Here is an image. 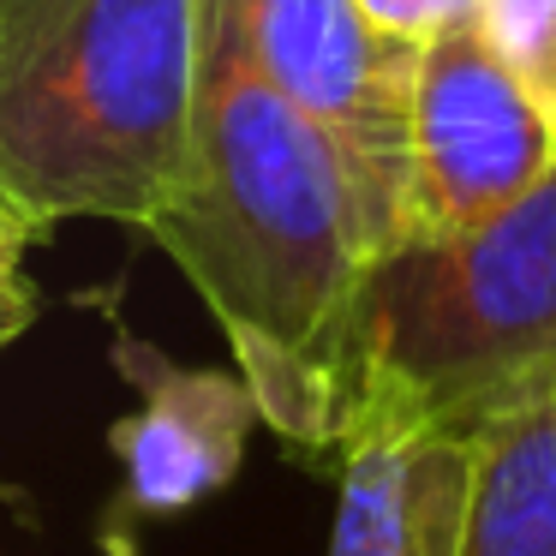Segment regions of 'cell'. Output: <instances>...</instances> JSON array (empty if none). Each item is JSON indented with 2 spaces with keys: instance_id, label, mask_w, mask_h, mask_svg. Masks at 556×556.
<instances>
[{
  "instance_id": "obj_1",
  "label": "cell",
  "mask_w": 556,
  "mask_h": 556,
  "mask_svg": "<svg viewBox=\"0 0 556 556\" xmlns=\"http://www.w3.org/2000/svg\"><path fill=\"white\" fill-rule=\"evenodd\" d=\"M144 233L222 324L257 419L288 443L336 448L353 300L413 228L312 114L264 85L222 0H204L192 132Z\"/></svg>"
},
{
  "instance_id": "obj_2",
  "label": "cell",
  "mask_w": 556,
  "mask_h": 556,
  "mask_svg": "<svg viewBox=\"0 0 556 556\" xmlns=\"http://www.w3.org/2000/svg\"><path fill=\"white\" fill-rule=\"evenodd\" d=\"M204 0H0V204L144 228L192 132Z\"/></svg>"
},
{
  "instance_id": "obj_3",
  "label": "cell",
  "mask_w": 556,
  "mask_h": 556,
  "mask_svg": "<svg viewBox=\"0 0 556 556\" xmlns=\"http://www.w3.org/2000/svg\"><path fill=\"white\" fill-rule=\"evenodd\" d=\"M544 389H556V156L508 210L407 233L365 269L348 324V425L472 437Z\"/></svg>"
},
{
  "instance_id": "obj_4",
  "label": "cell",
  "mask_w": 556,
  "mask_h": 556,
  "mask_svg": "<svg viewBox=\"0 0 556 556\" xmlns=\"http://www.w3.org/2000/svg\"><path fill=\"white\" fill-rule=\"evenodd\" d=\"M556 156V132L484 49L479 25L419 42L407 90L413 233H455L508 210Z\"/></svg>"
},
{
  "instance_id": "obj_5",
  "label": "cell",
  "mask_w": 556,
  "mask_h": 556,
  "mask_svg": "<svg viewBox=\"0 0 556 556\" xmlns=\"http://www.w3.org/2000/svg\"><path fill=\"white\" fill-rule=\"evenodd\" d=\"M222 7L264 85L312 114L407 210V90L419 42L377 30L359 13V0H222Z\"/></svg>"
},
{
  "instance_id": "obj_6",
  "label": "cell",
  "mask_w": 556,
  "mask_h": 556,
  "mask_svg": "<svg viewBox=\"0 0 556 556\" xmlns=\"http://www.w3.org/2000/svg\"><path fill=\"white\" fill-rule=\"evenodd\" d=\"M114 365L138 389V413H126L109 431V448L121 455V496L102 527V544L109 556H132L138 520L198 508L240 472L257 401L240 371L174 365L138 336H114Z\"/></svg>"
},
{
  "instance_id": "obj_7",
  "label": "cell",
  "mask_w": 556,
  "mask_h": 556,
  "mask_svg": "<svg viewBox=\"0 0 556 556\" xmlns=\"http://www.w3.org/2000/svg\"><path fill=\"white\" fill-rule=\"evenodd\" d=\"M336 455L341 491L329 556H460L472 437L407 419H353Z\"/></svg>"
},
{
  "instance_id": "obj_8",
  "label": "cell",
  "mask_w": 556,
  "mask_h": 556,
  "mask_svg": "<svg viewBox=\"0 0 556 556\" xmlns=\"http://www.w3.org/2000/svg\"><path fill=\"white\" fill-rule=\"evenodd\" d=\"M460 556H556V389L472 431Z\"/></svg>"
},
{
  "instance_id": "obj_9",
  "label": "cell",
  "mask_w": 556,
  "mask_h": 556,
  "mask_svg": "<svg viewBox=\"0 0 556 556\" xmlns=\"http://www.w3.org/2000/svg\"><path fill=\"white\" fill-rule=\"evenodd\" d=\"M479 37L556 132V0H479Z\"/></svg>"
},
{
  "instance_id": "obj_10",
  "label": "cell",
  "mask_w": 556,
  "mask_h": 556,
  "mask_svg": "<svg viewBox=\"0 0 556 556\" xmlns=\"http://www.w3.org/2000/svg\"><path fill=\"white\" fill-rule=\"evenodd\" d=\"M359 13L401 42H431L443 30L479 25V0H359Z\"/></svg>"
},
{
  "instance_id": "obj_11",
  "label": "cell",
  "mask_w": 556,
  "mask_h": 556,
  "mask_svg": "<svg viewBox=\"0 0 556 556\" xmlns=\"http://www.w3.org/2000/svg\"><path fill=\"white\" fill-rule=\"evenodd\" d=\"M30 240H37V233L25 228V216H13V210L0 204V348H7V341L30 324V312H37V293H30V281H25V245Z\"/></svg>"
}]
</instances>
